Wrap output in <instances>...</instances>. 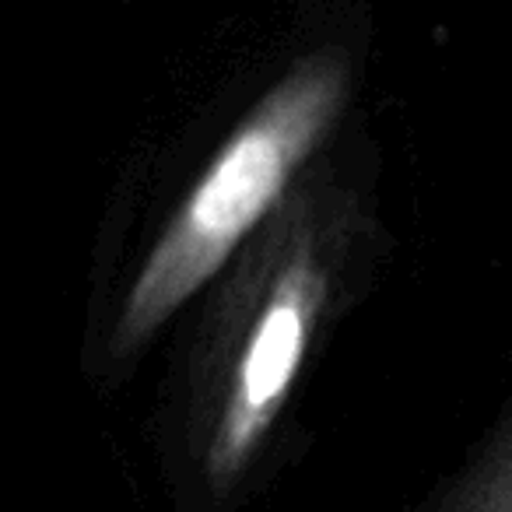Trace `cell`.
I'll return each mask as SVG.
<instances>
[{
	"label": "cell",
	"instance_id": "6da1fadb",
	"mask_svg": "<svg viewBox=\"0 0 512 512\" xmlns=\"http://www.w3.org/2000/svg\"><path fill=\"white\" fill-rule=\"evenodd\" d=\"M386 256L376 155L351 123L179 320L151 418L169 512H242L271 488L309 376Z\"/></svg>",
	"mask_w": 512,
	"mask_h": 512
},
{
	"label": "cell",
	"instance_id": "7a4b0ae2",
	"mask_svg": "<svg viewBox=\"0 0 512 512\" xmlns=\"http://www.w3.org/2000/svg\"><path fill=\"white\" fill-rule=\"evenodd\" d=\"M362 74V25L306 18L197 144V158L169 172V190L148 200L130 239L95 274L81 334V369L95 390H120L141 369L302 172L348 134Z\"/></svg>",
	"mask_w": 512,
	"mask_h": 512
},
{
	"label": "cell",
	"instance_id": "3957f363",
	"mask_svg": "<svg viewBox=\"0 0 512 512\" xmlns=\"http://www.w3.org/2000/svg\"><path fill=\"white\" fill-rule=\"evenodd\" d=\"M421 512H512V411Z\"/></svg>",
	"mask_w": 512,
	"mask_h": 512
}]
</instances>
